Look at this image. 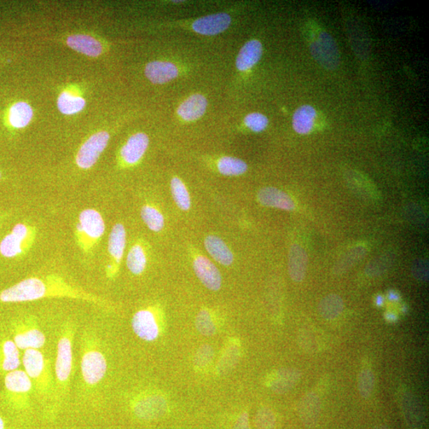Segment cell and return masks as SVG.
Listing matches in <instances>:
<instances>
[{
  "label": "cell",
  "instance_id": "6da1fadb",
  "mask_svg": "<svg viewBox=\"0 0 429 429\" xmlns=\"http://www.w3.org/2000/svg\"><path fill=\"white\" fill-rule=\"evenodd\" d=\"M45 298L75 299L98 306L108 305L100 297L71 285L57 275L28 277L0 293V301L3 303H28Z\"/></svg>",
  "mask_w": 429,
  "mask_h": 429
},
{
  "label": "cell",
  "instance_id": "7a4b0ae2",
  "mask_svg": "<svg viewBox=\"0 0 429 429\" xmlns=\"http://www.w3.org/2000/svg\"><path fill=\"white\" fill-rule=\"evenodd\" d=\"M80 372L85 386L89 390L100 386L108 372V361L101 340L92 332H85L81 341Z\"/></svg>",
  "mask_w": 429,
  "mask_h": 429
},
{
  "label": "cell",
  "instance_id": "3957f363",
  "mask_svg": "<svg viewBox=\"0 0 429 429\" xmlns=\"http://www.w3.org/2000/svg\"><path fill=\"white\" fill-rule=\"evenodd\" d=\"M76 327L72 322L63 324L57 340L55 362L54 400L61 403L71 384L73 368V340Z\"/></svg>",
  "mask_w": 429,
  "mask_h": 429
},
{
  "label": "cell",
  "instance_id": "277c9868",
  "mask_svg": "<svg viewBox=\"0 0 429 429\" xmlns=\"http://www.w3.org/2000/svg\"><path fill=\"white\" fill-rule=\"evenodd\" d=\"M21 361L37 396L43 400L54 399V379L50 362L44 354L40 350L29 349L23 351Z\"/></svg>",
  "mask_w": 429,
  "mask_h": 429
},
{
  "label": "cell",
  "instance_id": "5b68a950",
  "mask_svg": "<svg viewBox=\"0 0 429 429\" xmlns=\"http://www.w3.org/2000/svg\"><path fill=\"white\" fill-rule=\"evenodd\" d=\"M106 222L100 212L87 208L78 217L75 237L81 252L89 254L101 242L106 233Z\"/></svg>",
  "mask_w": 429,
  "mask_h": 429
},
{
  "label": "cell",
  "instance_id": "8992f818",
  "mask_svg": "<svg viewBox=\"0 0 429 429\" xmlns=\"http://www.w3.org/2000/svg\"><path fill=\"white\" fill-rule=\"evenodd\" d=\"M38 230L34 226L18 224L0 242V254L7 259L22 256L26 254L36 242Z\"/></svg>",
  "mask_w": 429,
  "mask_h": 429
},
{
  "label": "cell",
  "instance_id": "52a82bcc",
  "mask_svg": "<svg viewBox=\"0 0 429 429\" xmlns=\"http://www.w3.org/2000/svg\"><path fill=\"white\" fill-rule=\"evenodd\" d=\"M13 340L20 351L42 349L45 344V335L40 328L37 318L33 316L17 320L11 328Z\"/></svg>",
  "mask_w": 429,
  "mask_h": 429
},
{
  "label": "cell",
  "instance_id": "ba28073f",
  "mask_svg": "<svg viewBox=\"0 0 429 429\" xmlns=\"http://www.w3.org/2000/svg\"><path fill=\"white\" fill-rule=\"evenodd\" d=\"M33 391L32 382L24 370L17 369L5 375L4 398L15 408H27Z\"/></svg>",
  "mask_w": 429,
  "mask_h": 429
},
{
  "label": "cell",
  "instance_id": "9c48e42d",
  "mask_svg": "<svg viewBox=\"0 0 429 429\" xmlns=\"http://www.w3.org/2000/svg\"><path fill=\"white\" fill-rule=\"evenodd\" d=\"M110 136L107 131L97 132L82 144L76 156L80 169L89 170L94 166L108 146Z\"/></svg>",
  "mask_w": 429,
  "mask_h": 429
},
{
  "label": "cell",
  "instance_id": "30bf717a",
  "mask_svg": "<svg viewBox=\"0 0 429 429\" xmlns=\"http://www.w3.org/2000/svg\"><path fill=\"white\" fill-rule=\"evenodd\" d=\"M126 243V233L125 227L122 224L114 225L108 238V254L111 263L106 266V275L113 278L117 274L119 266L124 258Z\"/></svg>",
  "mask_w": 429,
  "mask_h": 429
},
{
  "label": "cell",
  "instance_id": "8fae6325",
  "mask_svg": "<svg viewBox=\"0 0 429 429\" xmlns=\"http://www.w3.org/2000/svg\"><path fill=\"white\" fill-rule=\"evenodd\" d=\"M166 400L158 394H147L139 397L133 405V412L138 419L153 421L163 416L167 411Z\"/></svg>",
  "mask_w": 429,
  "mask_h": 429
},
{
  "label": "cell",
  "instance_id": "7c38bea8",
  "mask_svg": "<svg viewBox=\"0 0 429 429\" xmlns=\"http://www.w3.org/2000/svg\"><path fill=\"white\" fill-rule=\"evenodd\" d=\"M131 327L138 337L144 341H154L160 335L159 321L152 309L141 310L136 312L132 318Z\"/></svg>",
  "mask_w": 429,
  "mask_h": 429
},
{
  "label": "cell",
  "instance_id": "4fadbf2b",
  "mask_svg": "<svg viewBox=\"0 0 429 429\" xmlns=\"http://www.w3.org/2000/svg\"><path fill=\"white\" fill-rule=\"evenodd\" d=\"M195 274L207 289L218 291L222 286V277L216 266L204 256H197L194 259Z\"/></svg>",
  "mask_w": 429,
  "mask_h": 429
},
{
  "label": "cell",
  "instance_id": "5bb4252c",
  "mask_svg": "<svg viewBox=\"0 0 429 429\" xmlns=\"http://www.w3.org/2000/svg\"><path fill=\"white\" fill-rule=\"evenodd\" d=\"M401 408L404 419L409 429H421L425 424V412L414 393L405 392L401 398Z\"/></svg>",
  "mask_w": 429,
  "mask_h": 429
},
{
  "label": "cell",
  "instance_id": "9a60e30c",
  "mask_svg": "<svg viewBox=\"0 0 429 429\" xmlns=\"http://www.w3.org/2000/svg\"><path fill=\"white\" fill-rule=\"evenodd\" d=\"M149 143V137L144 133L133 135L120 150L121 160L126 166L136 165L147 152Z\"/></svg>",
  "mask_w": 429,
  "mask_h": 429
},
{
  "label": "cell",
  "instance_id": "2e32d148",
  "mask_svg": "<svg viewBox=\"0 0 429 429\" xmlns=\"http://www.w3.org/2000/svg\"><path fill=\"white\" fill-rule=\"evenodd\" d=\"M231 23V16L218 13L202 17L192 24L193 30L202 36H217L227 30Z\"/></svg>",
  "mask_w": 429,
  "mask_h": 429
},
{
  "label": "cell",
  "instance_id": "e0dca14e",
  "mask_svg": "<svg viewBox=\"0 0 429 429\" xmlns=\"http://www.w3.org/2000/svg\"><path fill=\"white\" fill-rule=\"evenodd\" d=\"M298 415L301 422L306 428H312L317 424L320 419L321 402L315 393H308L300 399L298 404Z\"/></svg>",
  "mask_w": 429,
  "mask_h": 429
},
{
  "label": "cell",
  "instance_id": "ac0fdd59",
  "mask_svg": "<svg viewBox=\"0 0 429 429\" xmlns=\"http://www.w3.org/2000/svg\"><path fill=\"white\" fill-rule=\"evenodd\" d=\"M179 71L175 64L170 61H155L147 64L145 75L157 85L166 84L178 77Z\"/></svg>",
  "mask_w": 429,
  "mask_h": 429
},
{
  "label": "cell",
  "instance_id": "d6986e66",
  "mask_svg": "<svg viewBox=\"0 0 429 429\" xmlns=\"http://www.w3.org/2000/svg\"><path fill=\"white\" fill-rule=\"evenodd\" d=\"M258 200L263 206L275 208L285 211L295 210L294 201L285 192L274 187L261 189L258 194Z\"/></svg>",
  "mask_w": 429,
  "mask_h": 429
},
{
  "label": "cell",
  "instance_id": "ffe728a7",
  "mask_svg": "<svg viewBox=\"0 0 429 429\" xmlns=\"http://www.w3.org/2000/svg\"><path fill=\"white\" fill-rule=\"evenodd\" d=\"M263 45L260 41L253 39L249 41L241 48L236 59L238 71L246 72L250 71L260 61L263 56Z\"/></svg>",
  "mask_w": 429,
  "mask_h": 429
},
{
  "label": "cell",
  "instance_id": "44dd1931",
  "mask_svg": "<svg viewBox=\"0 0 429 429\" xmlns=\"http://www.w3.org/2000/svg\"><path fill=\"white\" fill-rule=\"evenodd\" d=\"M20 351L13 340H0V372L7 374L19 369L21 365Z\"/></svg>",
  "mask_w": 429,
  "mask_h": 429
},
{
  "label": "cell",
  "instance_id": "7402d4cb",
  "mask_svg": "<svg viewBox=\"0 0 429 429\" xmlns=\"http://www.w3.org/2000/svg\"><path fill=\"white\" fill-rule=\"evenodd\" d=\"M308 268V255L303 247L293 245L289 254V273L292 280L300 282L305 279Z\"/></svg>",
  "mask_w": 429,
  "mask_h": 429
},
{
  "label": "cell",
  "instance_id": "603a6c76",
  "mask_svg": "<svg viewBox=\"0 0 429 429\" xmlns=\"http://www.w3.org/2000/svg\"><path fill=\"white\" fill-rule=\"evenodd\" d=\"M311 50L313 55L317 60L322 56L320 61L323 66H326L329 68H332L331 64L329 60L332 59L335 66H337L338 59H334L333 57L330 55L331 53L333 55L338 56V50L335 48L334 40L328 34L323 32L320 34L317 42L311 46Z\"/></svg>",
  "mask_w": 429,
  "mask_h": 429
},
{
  "label": "cell",
  "instance_id": "cb8c5ba5",
  "mask_svg": "<svg viewBox=\"0 0 429 429\" xmlns=\"http://www.w3.org/2000/svg\"><path fill=\"white\" fill-rule=\"evenodd\" d=\"M208 107L207 99L201 94H194L177 108V114L185 121H194L205 115Z\"/></svg>",
  "mask_w": 429,
  "mask_h": 429
},
{
  "label": "cell",
  "instance_id": "d4e9b609",
  "mask_svg": "<svg viewBox=\"0 0 429 429\" xmlns=\"http://www.w3.org/2000/svg\"><path fill=\"white\" fill-rule=\"evenodd\" d=\"M317 118L314 107L305 104L296 110L293 115V130L299 135H308L313 130Z\"/></svg>",
  "mask_w": 429,
  "mask_h": 429
},
{
  "label": "cell",
  "instance_id": "484cf974",
  "mask_svg": "<svg viewBox=\"0 0 429 429\" xmlns=\"http://www.w3.org/2000/svg\"><path fill=\"white\" fill-rule=\"evenodd\" d=\"M205 247L208 254L219 264L225 266L233 264L234 255L220 238L214 235L207 236Z\"/></svg>",
  "mask_w": 429,
  "mask_h": 429
},
{
  "label": "cell",
  "instance_id": "4316f807",
  "mask_svg": "<svg viewBox=\"0 0 429 429\" xmlns=\"http://www.w3.org/2000/svg\"><path fill=\"white\" fill-rule=\"evenodd\" d=\"M67 45L78 53L89 57H98L103 52L102 44L98 40L85 34L69 36L67 38Z\"/></svg>",
  "mask_w": 429,
  "mask_h": 429
},
{
  "label": "cell",
  "instance_id": "83f0119b",
  "mask_svg": "<svg viewBox=\"0 0 429 429\" xmlns=\"http://www.w3.org/2000/svg\"><path fill=\"white\" fill-rule=\"evenodd\" d=\"M301 373L298 369L284 368L277 371L270 384V389L278 394L291 391L300 379Z\"/></svg>",
  "mask_w": 429,
  "mask_h": 429
},
{
  "label": "cell",
  "instance_id": "f1b7e54d",
  "mask_svg": "<svg viewBox=\"0 0 429 429\" xmlns=\"http://www.w3.org/2000/svg\"><path fill=\"white\" fill-rule=\"evenodd\" d=\"M344 310V303L339 295L329 294L323 298L318 306L319 312L326 320L332 321L339 317Z\"/></svg>",
  "mask_w": 429,
  "mask_h": 429
},
{
  "label": "cell",
  "instance_id": "f546056e",
  "mask_svg": "<svg viewBox=\"0 0 429 429\" xmlns=\"http://www.w3.org/2000/svg\"><path fill=\"white\" fill-rule=\"evenodd\" d=\"M147 265V256L146 251L140 243H136L133 246L127 254L126 266L131 273L135 275H140L146 270Z\"/></svg>",
  "mask_w": 429,
  "mask_h": 429
},
{
  "label": "cell",
  "instance_id": "4dcf8cb0",
  "mask_svg": "<svg viewBox=\"0 0 429 429\" xmlns=\"http://www.w3.org/2000/svg\"><path fill=\"white\" fill-rule=\"evenodd\" d=\"M33 109L26 102H18L11 106L9 112V122L15 129H23L32 119Z\"/></svg>",
  "mask_w": 429,
  "mask_h": 429
},
{
  "label": "cell",
  "instance_id": "1f68e13d",
  "mask_svg": "<svg viewBox=\"0 0 429 429\" xmlns=\"http://www.w3.org/2000/svg\"><path fill=\"white\" fill-rule=\"evenodd\" d=\"M218 170L225 176H240L248 170L247 164L245 161L234 158V157H223L218 161Z\"/></svg>",
  "mask_w": 429,
  "mask_h": 429
},
{
  "label": "cell",
  "instance_id": "d6a6232c",
  "mask_svg": "<svg viewBox=\"0 0 429 429\" xmlns=\"http://www.w3.org/2000/svg\"><path fill=\"white\" fill-rule=\"evenodd\" d=\"M85 104L84 98L66 92H62L57 100V107L60 112L65 115H73L82 111Z\"/></svg>",
  "mask_w": 429,
  "mask_h": 429
},
{
  "label": "cell",
  "instance_id": "836d02e7",
  "mask_svg": "<svg viewBox=\"0 0 429 429\" xmlns=\"http://www.w3.org/2000/svg\"><path fill=\"white\" fill-rule=\"evenodd\" d=\"M170 187L173 199L180 210H189L191 208L190 195L182 180L177 177L172 178Z\"/></svg>",
  "mask_w": 429,
  "mask_h": 429
},
{
  "label": "cell",
  "instance_id": "e575fe53",
  "mask_svg": "<svg viewBox=\"0 0 429 429\" xmlns=\"http://www.w3.org/2000/svg\"><path fill=\"white\" fill-rule=\"evenodd\" d=\"M141 217L145 224L154 233H159L165 226V219L156 208L146 205L142 208Z\"/></svg>",
  "mask_w": 429,
  "mask_h": 429
},
{
  "label": "cell",
  "instance_id": "d590c367",
  "mask_svg": "<svg viewBox=\"0 0 429 429\" xmlns=\"http://www.w3.org/2000/svg\"><path fill=\"white\" fill-rule=\"evenodd\" d=\"M375 375L370 369H364L358 377V389L362 398L368 399L372 394L375 387Z\"/></svg>",
  "mask_w": 429,
  "mask_h": 429
},
{
  "label": "cell",
  "instance_id": "8d00e7d4",
  "mask_svg": "<svg viewBox=\"0 0 429 429\" xmlns=\"http://www.w3.org/2000/svg\"><path fill=\"white\" fill-rule=\"evenodd\" d=\"M196 328L201 335L212 336L217 333V326L214 324L210 312L208 310H201L196 318Z\"/></svg>",
  "mask_w": 429,
  "mask_h": 429
},
{
  "label": "cell",
  "instance_id": "74e56055",
  "mask_svg": "<svg viewBox=\"0 0 429 429\" xmlns=\"http://www.w3.org/2000/svg\"><path fill=\"white\" fill-rule=\"evenodd\" d=\"M366 249L361 247L354 249L349 254L340 261V263L336 265L335 272V274L344 273V271L349 270L351 266L358 262L359 259L364 257L366 254Z\"/></svg>",
  "mask_w": 429,
  "mask_h": 429
},
{
  "label": "cell",
  "instance_id": "f35d334b",
  "mask_svg": "<svg viewBox=\"0 0 429 429\" xmlns=\"http://www.w3.org/2000/svg\"><path fill=\"white\" fill-rule=\"evenodd\" d=\"M255 426L257 429H275L276 419L274 412L266 407L260 409L255 416Z\"/></svg>",
  "mask_w": 429,
  "mask_h": 429
},
{
  "label": "cell",
  "instance_id": "ab89813d",
  "mask_svg": "<svg viewBox=\"0 0 429 429\" xmlns=\"http://www.w3.org/2000/svg\"><path fill=\"white\" fill-rule=\"evenodd\" d=\"M245 123L249 129L259 133L266 130L268 126L269 119L262 113L253 112L247 115Z\"/></svg>",
  "mask_w": 429,
  "mask_h": 429
},
{
  "label": "cell",
  "instance_id": "60d3db41",
  "mask_svg": "<svg viewBox=\"0 0 429 429\" xmlns=\"http://www.w3.org/2000/svg\"><path fill=\"white\" fill-rule=\"evenodd\" d=\"M413 275L420 281H427L428 277V265L425 261H419L413 268Z\"/></svg>",
  "mask_w": 429,
  "mask_h": 429
},
{
  "label": "cell",
  "instance_id": "b9f144b4",
  "mask_svg": "<svg viewBox=\"0 0 429 429\" xmlns=\"http://www.w3.org/2000/svg\"><path fill=\"white\" fill-rule=\"evenodd\" d=\"M212 349L210 347L205 346L203 347V349L198 351L196 356V364L205 365L208 363V361H210L212 358V356H206L208 355H212Z\"/></svg>",
  "mask_w": 429,
  "mask_h": 429
},
{
  "label": "cell",
  "instance_id": "7bdbcfd3",
  "mask_svg": "<svg viewBox=\"0 0 429 429\" xmlns=\"http://www.w3.org/2000/svg\"><path fill=\"white\" fill-rule=\"evenodd\" d=\"M233 429H251L247 413H243L237 419Z\"/></svg>",
  "mask_w": 429,
  "mask_h": 429
},
{
  "label": "cell",
  "instance_id": "ee69618b",
  "mask_svg": "<svg viewBox=\"0 0 429 429\" xmlns=\"http://www.w3.org/2000/svg\"><path fill=\"white\" fill-rule=\"evenodd\" d=\"M385 319L388 322L395 323L398 320V317L395 314V313L388 312H386Z\"/></svg>",
  "mask_w": 429,
  "mask_h": 429
},
{
  "label": "cell",
  "instance_id": "f6af8a7d",
  "mask_svg": "<svg viewBox=\"0 0 429 429\" xmlns=\"http://www.w3.org/2000/svg\"><path fill=\"white\" fill-rule=\"evenodd\" d=\"M387 298L391 301H398L400 300V295L395 291H391L388 292Z\"/></svg>",
  "mask_w": 429,
  "mask_h": 429
},
{
  "label": "cell",
  "instance_id": "bcb514c9",
  "mask_svg": "<svg viewBox=\"0 0 429 429\" xmlns=\"http://www.w3.org/2000/svg\"><path fill=\"white\" fill-rule=\"evenodd\" d=\"M385 303V298L384 296L378 295L375 298V305L378 307L384 306Z\"/></svg>",
  "mask_w": 429,
  "mask_h": 429
},
{
  "label": "cell",
  "instance_id": "7dc6e473",
  "mask_svg": "<svg viewBox=\"0 0 429 429\" xmlns=\"http://www.w3.org/2000/svg\"><path fill=\"white\" fill-rule=\"evenodd\" d=\"M0 429H5V424L3 420L0 416Z\"/></svg>",
  "mask_w": 429,
  "mask_h": 429
},
{
  "label": "cell",
  "instance_id": "c3c4849f",
  "mask_svg": "<svg viewBox=\"0 0 429 429\" xmlns=\"http://www.w3.org/2000/svg\"><path fill=\"white\" fill-rule=\"evenodd\" d=\"M402 311L405 313L408 312V306L407 305H404L402 307Z\"/></svg>",
  "mask_w": 429,
  "mask_h": 429
},
{
  "label": "cell",
  "instance_id": "681fc988",
  "mask_svg": "<svg viewBox=\"0 0 429 429\" xmlns=\"http://www.w3.org/2000/svg\"><path fill=\"white\" fill-rule=\"evenodd\" d=\"M375 429H389V428H388L385 426H379L377 427Z\"/></svg>",
  "mask_w": 429,
  "mask_h": 429
},
{
  "label": "cell",
  "instance_id": "f907efd6",
  "mask_svg": "<svg viewBox=\"0 0 429 429\" xmlns=\"http://www.w3.org/2000/svg\"><path fill=\"white\" fill-rule=\"evenodd\" d=\"M2 177V175H1V172H0V179H1Z\"/></svg>",
  "mask_w": 429,
  "mask_h": 429
}]
</instances>
